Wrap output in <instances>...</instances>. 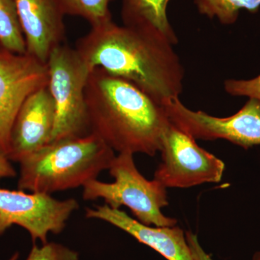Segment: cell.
<instances>
[{
  "label": "cell",
  "mask_w": 260,
  "mask_h": 260,
  "mask_svg": "<svg viewBox=\"0 0 260 260\" xmlns=\"http://www.w3.org/2000/svg\"><path fill=\"white\" fill-rule=\"evenodd\" d=\"M85 95L90 132L114 151L150 156L160 152L170 121L162 106L138 87L95 68Z\"/></svg>",
  "instance_id": "7a4b0ae2"
},
{
  "label": "cell",
  "mask_w": 260,
  "mask_h": 260,
  "mask_svg": "<svg viewBox=\"0 0 260 260\" xmlns=\"http://www.w3.org/2000/svg\"><path fill=\"white\" fill-rule=\"evenodd\" d=\"M64 15L85 19L91 27L112 20L109 5L113 0H56Z\"/></svg>",
  "instance_id": "2e32d148"
},
{
  "label": "cell",
  "mask_w": 260,
  "mask_h": 260,
  "mask_svg": "<svg viewBox=\"0 0 260 260\" xmlns=\"http://www.w3.org/2000/svg\"><path fill=\"white\" fill-rule=\"evenodd\" d=\"M19 257V254L18 253H15V254H13V256H11V257L8 260H18Z\"/></svg>",
  "instance_id": "44dd1931"
},
{
  "label": "cell",
  "mask_w": 260,
  "mask_h": 260,
  "mask_svg": "<svg viewBox=\"0 0 260 260\" xmlns=\"http://www.w3.org/2000/svg\"><path fill=\"white\" fill-rule=\"evenodd\" d=\"M224 89L233 96H245L260 101V75L249 80H225Z\"/></svg>",
  "instance_id": "ac0fdd59"
},
{
  "label": "cell",
  "mask_w": 260,
  "mask_h": 260,
  "mask_svg": "<svg viewBox=\"0 0 260 260\" xmlns=\"http://www.w3.org/2000/svg\"><path fill=\"white\" fill-rule=\"evenodd\" d=\"M174 46L157 32L112 20L91 27L75 49L90 70L125 80L162 105L183 90L184 70Z\"/></svg>",
  "instance_id": "6da1fadb"
},
{
  "label": "cell",
  "mask_w": 260,
  "mask_h": 260,
  "mask_svg": "<svg viewBox=\"0 0 260 260\" xmlns=\"http://www.w3.org/2000/svg\"><path fill=\"white\" fill-rule=\"evenodd\" d=\"M26 260H79V254L62 244L47 242L41 246L34 244Z\"/></svg>",
  "instance_id": "e0dca14e"
},
{
  "label": "cell",
  "mask_w": 260,
  "mask_h": 260,
  "mask_svg": "<svg viewBox=\"0 0 260 260\" xmlns=\"http://www.w3.org/2000/svg\"><path fill=\"white\" fill-rule=\"evenodd\" d=\"M114 182L93 179L83 186L85 200L102 199L114 209L129 208L136 220L148 225L172 227L175 218L166 216L161 210L169 205L167 188L158 181L148 180L137 169L134 154L120 153L114 156L108 169Z\"/></svg>",
  "instance_id": "277c9868"
},
{
  "label": "cell",
  "mask_w": 260,
  "mask_h": 260,
  "mask_svg": "<svg viewBox=\"0 0 260 260\" xmlns=\"http://www.w3.org/2000/svg\"><path fill=\"white\" fill-rule=\"evenodd\" d=\"M171 0H122L123 25L160 34L172 44L178 38L169 22L167 8Z\"/></svg>",
  "instance_id": "4fadbf2b"
},
{
  "label": "cell",
  "mask_w": 260,
  "mask_h": 260,
  "mask_svg": "<svg viewBox=\"0 0 260 260\" xmlns=\"http://www.w3.org/2000/svg\"><path fill=\"white\" fill-rule=\"evenodd\" d=\"M186 238L194 260H214L204 250L203 246L200 244L197 235L191 232H186ZM253 260H260V251L254 254Z\"/></svg>",
  "instance_id": "d6986e66"
},
{
  "label": "cell",
  "mask_w": 260,
  "mask_h": 260,
  "mask_svg": "<svg viewBox=\"0 0 260 260\" xmlns=\"http://www.w3.org/2000/svg\"><path fill=\"white\" fill-rule=\"evenodd\" d=\"M169 121L195 140H225L245 149L260 145V101L249 99L234 115L216 117L191 110L179 99L162 104Z\"/></svg>",
  "instance_id": "52a82bcc"
},
{
  "label": "cell",
  "mask_w": 260,
  "mask_h": 260,
  "mask_svg": "<svg viewBox=\"0 0 260 260\" xmlns=\"http://www.w3.org/2000/svg\"><path fill=\"white\" fill-rule=\"evenodd\" d=\"M79 208L76 200H56L42 193H26L0 188V236L13 225L23 228L32 241L47 242L49 234L64 230Z\"/></svg>",
  "instance_id": "ba28073f"
},
{
  "label": "cell",
  "mask_w": 260,
  "mask_h": 260,
  "mask_svg": "<svg viewBox=\"0 0 260 260\" xmlns=\"http://www.w3.org/2000/svg\"><path fill=\"white\" fill-rule=\"evenodd\" d=\"M26 53L47 63L51 51L64 44L65 25L56 0H14Z\"/></svg>",
  "instance_id": "8fae6325"
},
{
  "label": "cell",
  "mask_w": 260,
  "mask_h": 260,
  "mask_svg": "<svg viewBox=\"0 0 260 260\" xmlns=\"http://www.w3.org/2000/svg\"><path fill=\"white\" fill-rule=\"evenodd\" d=\"M48 83L47 63L0 47V154L9 155L12 129L23 103Z\"/></svg>",
  "instance_id": "9c48e42d"
},
{
  "label": "cell",
  "mask_w": 260,
  "mask_h": 260,
  "mask_svg": "<svg viewBox=\"0 0 260 260\" xmlns=\"http://www.w3.org/2000/svg\"><path fill=\"white\" fill-rule=\"evenodd\" d=\"M160 152L161 162L154 174V179L167 189L189 188L221 181L224 162L171 122L162 135Z\"/></svg>",
  "instance_id": "8992f818"
},
{
  "label": "cell",
  "mask_w": 260,
  "mask_h": 260,
  "mask_svg": "<svg viewBox=\"0 0 260 260\" xmlns=\"http://www.w3.org/2000/svg\"><path fill=\"white\" fill-rule=\"evenodd\" d=\"M114 156L93 133L51 142L19 162L18 189L51 195L83 187L108 170Z\"/></svg>",
  "instance_id": "3957f363"
},
{
  "label": "cell",
  "mask_w": 260,
  "mask_h": 260,
  "mask_svg": "<svg viewBox=\"0 0 260 260\" xmlns=\"http://www.w3.org/2000/svg\"><path fill=\"white\" fill-rule=\"evenodd\" d=\"M10 161L11 160L8 156L0 154V181L6 178H12L16 176V172Z\"/></svg>",
  "instance_id": "ffe728a7"
},
{
  "label": "cell",
  "mask_w": 260,
  "mask_h": 260,
  "mask_svg": "<svg viewBox=\"0 0 260 260\" xmlns=\"http://www.w3.org/2000/svg\"><path fill=\"white\" fill-rule=\"evenodd\" d=\"M0 47L16 54H26L14 0H0Z\"/></svg>",
  "instance_id": "5bb4252c"
},
{
  "label": "cell",
  "mask_w": 260,
  "mask_h": 260,
  "mask_svg": "<svg viewBox=\"0 0 260 260\" xmlns=\"http://www.w3.org/2000/svg\"><path fill=\"white\" fill-rule=\"evenodd\" d=\"M194 3L202 15L218 19L224 25L235 23L241 10L256 13L260 7V0H194Z\"/></svg>",
  "instance_id": "9a60e30c"
},
{
  "label": "cell",
  "mask_w": 260,
  "mask_h": 260,
  "mask_svg": "<svg viewBox=\"0 0 260 260\" xmlns=\"http://www.w3.org/2000/svg\"><path fill=\"white\" fill-rule=\"evenodd\" d=\"M47 65V87L56 109L50 143L90 134L85 90L92 70L76 49L65 44L51 51Z\"/></svg>",
  "instance_id": "5b68a950"
},
{
  "label": "cell",
  "mask_w": 260,
  "mask_h": 260,
  "mask_svg": "<svg viewBox=\"0 0 260 260\" xmlns=\"http://www.w3.org/2000/svg\"><path fill=\"white\" fill-rule=\"evenodd\" d=\"M56 109L47 86L29 95L19 111L13 124L8 158L20 162L22 159L50 143Z\"/></svg>",
  "instance_id": "30bf717a"
},
{
  "label": "cell",
  "mask_w": 260,
  "mask_h": 260,
  "mask_svg": "<svg viewBox=\"0 0 260 260\" xmlns=\"http://www.w3.org/2000/svg\"><path fill=\"white\" fill-rule=\"evenodd\" d=\"M85 216L107 222L124 231L167 260H194L185 233L177 225L172 227L145 225L123 210L114 209L106 204L87 208Z\"/></svg>",
  "instance_id": "7c38bea8"
}]
</instances>
